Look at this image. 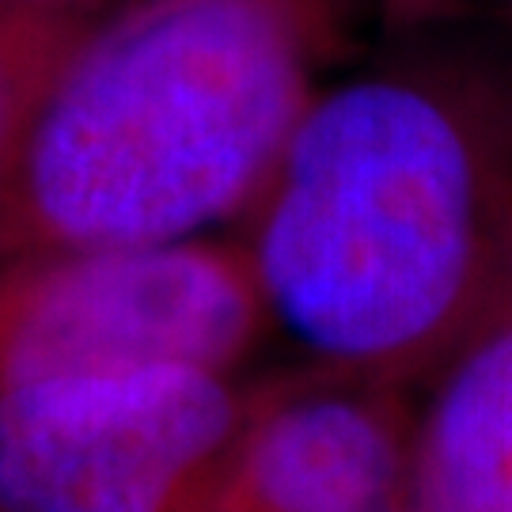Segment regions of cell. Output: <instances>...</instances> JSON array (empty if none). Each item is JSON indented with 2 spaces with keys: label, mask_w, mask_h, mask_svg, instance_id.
I'll use <instances>...</instances> for the list:
<instances>
[{
  "label": "cell",
  "mask_w": 512,
  "mask_h": 512,
  "mask_svg": "<svg viewBox=\"0 0 512 512\" xmlns=\"http://www.w3.org/2000/svg\"><path fill=\"white\" fill-rule=\"evenodd\" d=\"M414 512H512V285L418 387Z\"/></svg>",
  "instance_id": "6"
},
{
  "label": "cell",
  "mask_w": 512,
  "mask_h": 512,
  "mask_svg": "<svg viewBox=\"0 0 512 512\" xmlns=\"http://www.w3.org/2000/svg\"><path fill=\"white\" fill-rule=\"evenodd\" d=\"M251 384L141 365L0 399V512H205Z\"/></svg>",
  "instance_id": "4"
},
{
  "label": "cell",
  "mask_w": 512,
  "mask_h": 512,
  "mask_svg": "<svg viewBox=\"0 0 512 512\" xmlns=\"http://www.w3.org/2000/svg\"><path fill=\"white\" fill-rule=\"evenodd\" d=\"M232 236L300 365L418 391L512 285V31L376 35L311 95Z\"/></svg>",
  "instance_id": "1"
},
{
  "label": "cell",
  "mask_w": 512,
  "mask_h": 512,
  "mask_svg": "<svg viewBox=\"0 0 512 512\" xmlns=\"http://www.w3.org/2000/svg\"><path fill=\"white\" fill-rule=\"evenodd\" d=\"M12 8H31V12H54V16H73V19H95L118 0H0Z\"/></svg>",
  "instance_id": "9"
},
{
  "label": "cell",
  "mask_w": 512,
  "mask_h": 512,
  "mask_svg": "<svg viewBox=\"0 0 512 512\" xmlns=\"http://www.w3.org/2000/svg\"><path fill=\"white\" fill-rule=\"evenodd\" d=\"M380 16H384V31L403 23H429V19L490 23V27L512 31V0H380Z\"/></svg>",
  "instance_id": "8"
},
{
  "label": "cell",
  "mask_w": 512,
  "mask_h": 512,
  "mask_svg": "<svg viewBox=\"0 0 512 512\" xmlns=\"http://www.w3.org/2000/svg\"><path fill=\"white\" fill-rule=\"evenodd\" d=\"M88 23L0 4V167L12 160L38 99Z\"/></svg>",
  "instance_id": "7"
},
{
  "label": "cell",
  "mask_w": 512,
  "mask_h": 512,
  "mask_svg": "<svg viewBox=\"0 0 512 512\" xmlns=\"http://www.w3.org/2000/svg\"><path fill=\"white\" fill-rule=\"evenodd\" d=\"M380 0H118L0 167V262L236 232Z\"/></svg>",
  "instance_id": "2"
},
{
  "label": "cell",
  "mask_w": 512,
  "mask_h": 512,
  "mask_svg": "<svg viewBox=\"0 0 512 512\" xmlns=\"http://www.w3.org/2000/svg\"><path fill=\"white\" fill-rule=\"evenodd\" d=\"M414 444V387L300 365L251 384L205 512L406 509Z\"/></svg>",
  "instance_id": "5"
},
{
  "label": "cell",
  "mask_w": 512,
  "mask_h": 512,
  "mask_svg": "<svg viewBox=\"0 0 512 512\" xmlns=\"http://www.w3.org/2000/svg\"><path fill=\"white\" fill-rule=\"evenodd\" d=\"M270 338L232 232L0 262V399L141 365L239 372Z\"/></svg>",
  "instance_id": "3"
},
{
  "label": "cell",
  "mask_w": 512,
  "mask_h": 512,
  "mask_svg": "<svg viewBox=\"0 0 512 512\" xmlns=\"http://www.w3.org/2000/svg\"><path fill=\"white\" fill-rule=\"evenodd\" d=\"M391 512H414V509H410V505H406V509H391Z\"/></svg>",
  "instance_id": "10"
}]
</instances>
